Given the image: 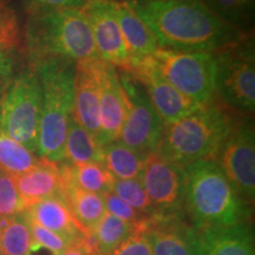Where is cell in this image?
Returning a JSON list of instances; mask_svg holds the SVG:
<instances>
[{"mask_svg": "<svg viewBox=\"0 0 255 255\" xmlns=\"http://www.w3.org/2000/svg\"><path fill=\"white\" fill-rule=\"evenodd\" d=\"M183 209L196 231L250 222L251 207L235 191L215 161L184 168Z\"/></svg>", "mask_w": 255, "mask_h": 255, "instance_id": "7a4b0ae2", "label": "cell"}, {"mask_svg": "<svg viewBox=\"0 0 255 255\" xmlns=\"http://www.w3.org/2000/svg\"><path fill=\"white\" fill-rule=\"evenodd\" d=\"M111 191H114L124 202H127L141 214L149 216V218L155 216V210L152 208L150 200L146 195L139 178H132V180L115 178Z\"/></svg>", "mask_w": 255, "mask_h": 255, "instance_id": "83f0119b", "label": "cell"}, {"mask_svg": "<svg viewBox=\"0 0 255 255\" xmlns=\"http://www.w3.org/2000/svg\"><path fill=\"white\" fill-rule=\"evenodd\" d=\"M137 227L138 225L123 221L110 213L105 212L92 233L98 255H110L136 231Z\"/></svg>", "mask_w": 255, "mask_h": 255, "instance_id": "d4e9b609", "label": "cell"}, {"mask_svg": "<svg viewBox=\"0 0 255 255\" xmlns=\"http://www.w3.org/2000/svg\"><path fill=\"white\" fill-rule=\"evenodd\" d=\"M51 255H60V254H51Z\"/></svg>", "mask_w": 255, "mask_h": 255, "instance_id": "74e56055", "label": "cell"}, {"mask_svg": "<svg viewBox=\"0 0 255 255\" xmlns=\"http://www.w3.org/2000/svg\"><path fill=\"white\" fill-rule=\"evenodd\" d=\"M75 65L62 60L36 65L43 94L37 156L55 163L65 161L66 130L75 108Z\"/></svg>", "mask_w": 255, "mask_h": 255, "instance_id": "5b68a950", "label": "cell"}, {"mask_svg": "<svg viewBox=\"0 0 255 255\" xmlns=\"http://www.w3.org/2000/svg\"><path fill=\"white\" fill-rule=\"evenodd\" d=\"M26 216V215H25ZM28 228H30L32 242L39 246L46 248L53 254H62L63 251L68 247L69 241L60 237V235L56 234L52 231L44 228L43 226H39L38 223L33 222L26 216Z\"/></svg>", "mask_w": 255, "mask_h": 255, "instance_id": "1f68e13d", "label": "cell"}, {"mask_svg": "<svg viewBox=\"0 0 255 255\" xmlns=\"http://www.w3.org/2000/svg\"><path fill=\"white\" fill-rule=\"evenodd\" d=\"M127 109V97L121 84L120 73L114 65L104 63L98 109L100 131L97 136V141L102 146L119 139Z\"/></svg>", "mask_w": 255, "mask_h": 255, "instance_id": "2e32d148", "label": "cell"}, {"mask_svg": "<svg viewBox=\"0 0 255 255\" xmlns=\"http://www.w3.org/2000/svg\"><path fill=\"white\" fill-rule=\"evenodd\" d=\"M145 155L133 150L122 142L114 141L103 146V164L115 178H139Z\"/></svg>", "mask_w": 255, "mask_h": 255, "instance_id": "603a6c76", "label": "cell"}, {"mask_svg": "<svg viewBox=\"0 0 255 255\" xmlns=\"http://www.w3.org/2000/svg\"><path fill=\"white\" fill-rule=\"evenodd\" d=\"M60 255H98L94 235L81 234L70 242Z\"/></svg>", "mask_w": 255, "mask_h": 255, "instance_id": "836d02e7", "label": "cell"}, {"mask_svg": "<svg viewBox=\"0 0 255 255\" xmlns=\"http://www.w3.org/2000/svg\"><path fill=\"white\" fill-rule=\"evenodd\" d=\"M123 71H128L136 81L141 83L164 126L183 119L200 107L159 75L152 63L151 56L131 60L129 66Z\"/></svg>", "mask_w": 255, "mask_h": 255, "instance_id": "7c38bea8", "label": "cell"}, {"mask_svg": "<svg viewBox=\"0 0 255 255\" xmlns=\"http://www.w3.org/2000/svg\"><path fill=\"white\" fill-rule=\"evenodd\" d=\"M233 126L229 115L212 100L164 126L156 152L183 168L199 161H215Z\"/></svg>", "mask_w": 255, "mask_h": 255, "instance_id": "277c9868", "label": "cell"}, {"mask_svg": "<svg viewBox=\"0 0 255 255\" xmlns=\"http://www.w3.org/2000/svg\"><path fill=\"white\" fill-rule=\"evenodd\" d=\"M0 255H2V253H1V246H0Z\"/></svg>", "mask_w": 255, "mask_h": 255, "instance_id": "8d00e7d4", "label": "cell"}, {"mask_svg": "<svg viewBox=\"0 0 255 255\" xmlns=\"http://www.w3.org/2000/svg\"><path fill=\"white\" fill-rule=\"evenodd\" d=\"M81 9L90 25L100 59L116 69H127L130 55L115 15L113 0H88Z\"/></svg>", "mask_w": 255, "mask_h": 255, "instance_id": "4fadbf2b", "label": "cell"}, {"mask_svg": "<svg viewBox=\"0 0 255 255\" xmlns=\"http://www.w3.org/2000/svg\"><path fill=\"white\" fill-rule=\"evenodd\" d=\"M139 181L150 200L155 216L180 214L183 209L186 182L183 167L158 152H150L144 158Z\"/></svg>", "mask_w": 255, "mask_h": 255, "instance_id": "8fae6325", "label": "cell"}, {"mask_svg": "<svg viewBox=\"0 0 255 255\" xmlns=\"http://www.w3.org/2000/svg\"><path fill=\"white\" fill-rule=\"evenodd\" d=\"M200 255H255L250 222L197 231Z\"/></svg>", "mask_w": 255, "mask_h": 255, "instance_id": "e0dca14e", "label": "cell"}, {"mask_svg": "<svg viewBox=\"0 0 255 255\" xmlns=\"http://www.w3.org/2000/svg\"><path fill=\"white\" fill-rule=\"evenodd\" d=\"M58 165L60 174L82 189L100 195L111 190L115 177L103 163L70 164L60 162Z\"/></svg>", "mask_w": 255, "mask_h": 255, "instance_id": "cb8c5ba5", "label": "cell"}, {"mask_svg": "<svg viewBox=\"0 0 255 255\" xmlns=\"http://www.w3.org/2000/svg\"><path fill=\"white\" fill-rule=\"evenodd\" d=\"M121 71L120 81L126 92L128 109L119 141L146 156L157 150L164 123L141 83L128 71Z\"/></svg>", "mask_w": 255, "mask_h": 255, "instance_id": "9c48e42d", "label": "cell"}, {"mask_svg": "<svg viewBox=\"0 0 255 255\" xmlns=\"http://www.w3.org/2000/svg\"><path fill=\"white\" fill-rule=\"evenodd\" d=\"M216 15L239 27L253 14L254 0H201Z\"/></svg>", "mask_w": 255, "mask_h": 255, "instance_id": "f1b7e54d", "label": "cell"}, {"mask_svg": "<svg viewBox=\"0 0 255 255\" xmlns=\"http://www.w3.org/2000/svg\"><path fill=\"white\" fill-rule=\"evenodd\" d=\"M25 212L14 178L0 170V219H9Z\"/></svg>", "mask_w": 255, "mask_h": 255, "instance_id": "f546056e", "label": "cell"}, {"mask_svg": "<svg viewBox=\"0 0 255 255\" xmlns=\"http://www.w3.org/2000/svg\"><path fill=\"white\" fill-rule=\"evenodd\" d=\"M38 9L82 8L88 0H27Z\"/></svg>", "mask_w": 255, "mask_h": 255, "instance_id": "e575fe53", "label": "cell"}, {"mask_svg": "<svg viewBox=\"0 0 255 255\" xmlns=\"http://www.w3.org/2000/svg\"><path fill=\"white\" fill-rule=\"evenodd\" d=\"M27 41L34 65L46 60L76 64L100 59L81 8L38 9L28 23Z\"/></svg>", "mask_w": 255, "mask_h": 255, "instance_id": "3957f363", "label": "cell"}, {"mask_svg": "<svg viewBox=\"0 0 255 255\" xmlns=\"http://www.w3.org/2000/svg\"><path fill=\"white\" fill-rule=\"evenodd\" d=\"M40 157L0 130V170L18 176L34 168Z\"/></svg>", "mask_w": 255, "mask_h": 255, "instance_id": "484cf974", "label": "cell"}, {"mask_svg": "<svg viewBox=\"0 0 255 255\" xmlns=\"http://www.w3.org/2000/svg\"><path fill=\"white\" fill-rule=\"evenodd\" d=\"M238 195L253 206L255 197V135L251 121L233 126L215 157Z\"/></svg>", "mask_w": 255, "mask_h": 255, "instance_id": "30bf717a", "label": "cell"}, {"mask_svg": "<svg viewBox=\"0 0 255 255\" xmlns=\"http://www.w3.org/2000/svg\"><path fill=\"white\" fill-rule=\"evenodd\" d=\"M150 28L161 49L218 52L240 40L239 27L223 20L201 0H128Z\"/></svg>", "mask_w": 255, "mask_h": 255, "instance_id": "6da1fadb", "label": "cell"}, {"mask_svg": "<svg viewBox=\"0 0 255 255\" xmlns=\"http://www.w3.org/2000/svg\"><path fill=\"white\" fill-rule=\"evenodd\" d=\"M43 94L36 71L17 76L0 96V130L37 154Z\"/></svg>", "mask_w": 255, "mask_h": 255, "instance_id": "8992f818", "label": "cell"}, {"mask_svg": "<svg viewBox=\"0 0 255 255\" xmlns=\"http://www.w3.org/2000/svg\"><path fill=\"white\" fill-rule=\"evenodd\" d=\"M114 11L130 55V62L154 55L158 49L155 36L128 2L114 1Z\"/></svg>", "mask_w": 255, "mask_h": 255, "instance_id": "ffe728a7", "label": "cell"}, {"mask_svg": "<svg viewBox=\"0 0 255 255\" xmlns=\"http://www.w3.org/2000/svg\"><path fill=\"white\" fill-rule=\"evenodd\" d=\"M13 178L25 210L46 197L60 195L63 191V177L58 163L44 158H40L31 170Z\"/></svg>", "mask_w": 255, "mask_h": 255, "instance_id": "ac0fdd59", "label": "cell"}, {"mask_svg": "<svg viewBox=\"0 0 255 255\" xmlns=\"http://www.w3.org/2000/svg\"><path fill=\"white\" fill-rule=\"evenodd\" d=\"M215 94L244 113L255 109V56L253 41L241 38L215 52Z\"/></svg>", "mask_w": 255, "mask_h": 255, "instance_id": "ba28073f", "label": "cell"}, {"mask_svg": "<svg viewBox=\"0 0 255 255\" xmlns=\"http://www.w3.org/2000/svg\"><path fill=\"white\" fill-rule=\"evenodd\" d=\"M63 177V197L68 203L72 216L84 235H92L105 213L103 196L90 193L76 186L69 178Z\"/></svg>", "mask_w": 255, "mask_h": 255, "instance_id": "44dd1931", "label": "cell"}, {"mask_svg": "<svg viewBox=\"0 0 255 255\" xmlns=\"http://www.w3.org/2000/svg\"><path fill=\"white\" fill-rule=\"evenodd\" d=\"M102 196H103L105 212L110 213V214L123 220V221L133 223V225H139V223L145 221L146 219H149V216L141 214L136 209H133L132 207L128 205L127 202H124L114 191H107V193L102 194Z\"/></svg>", "mask_w": 255, "mask_h": 255, "instance_id": "4dcf8cb0", "label": "cell"}, {"mask_svg": "<svg viewBox=\"0 0 255 255\" xmlns=\"http://www.w3.org/2000/svg\"><path fill=\"white\" fill-rule=\"evenodd\" d=\"M143 228L152 255H200L197 231L180 215L151 216Z\"/></svg>", "mask_w": 255, "mask_h": 255, "instance_id": "5bb4252c", "label": "cell"}, {"mask_svg": "<svg viewBox=\"0 0 255 255\" xmlns=\"http://www.w3.org/2000/svg\"><path fill=\"white\" fill-rule=\"evenodd\" d=\"M24 213L32 221L60 235L69 244L83 234L63 194L46 197L34 203Z\"/></svg>", "mask_w": 255, "mask_h": 255, "instance_id": "d6986e66", "label": "cell"}, {"mask_svg": "<svg viewBox=\"0 0 255 255\" xmlns=\"http://www.w3.org/2000/svg\"><path fill=\"white\" fill-rule=\"evenodd\" d=\"M159 75L199 105L215 97V52H181L158 47L151 55Z\"/></svg>", "mask_w": 255, "mask_h": 255, "instance_id": "52a82bcc", "label": "cell"}, {"mask_svg": "<svg viewBox=\"0 0 255 255\" xmlns=\"http://www.w3.org/2000/svg\"><path fill=\"white\" fill-rule=\"evenodd\" d=\"M32 237L25 213L0 219V246L2 255H27Z\"/></svg>", "mask_w": 255, "mask_h": 255, "instance_id": "4316f807", "label": "cell"}, {"mask_svg": "<svg viewBox=\"0 0 255 255\" xmlns=\"http://www.w3.org/2000/svg\"><path fill=\"white\" fill-rule=\"evenodd\" d=\"M70 164L103 163V146L77 121L69 120L65 141V161Z\"/></svg>", "mask_w": 255, "mask_h": 255, "instance_id": "7402d4cb", "label": "cell"}, {"mask_svg": "<svg viewBox=\"0 0 255 255\" xmlns=\"http://www.w3.org/2000/svg\"><path fill=\"white\" fill-rule=\"evenodd\" d=\"M103 60L90 59L75 65V108L73 119L97 139Z\"/></svg>", "mask_w": 255, "mask_h": 255, "instance_id": "9a60e30c", "label": "cell"}, {"mask_svg": "<svg viewBox=\"0 0 255 255\" xmlns=\"http://www.w3.org/2000/svg\"><path fill=\"white\" fill-rule=\"evenodd\" d=\"M145 221L139 223L136 231L126 241H123L110 255H152L150 244H149L144 228H143Z\"/></svg>", "mask_w": 255, "mask_h": 255, "instance_id": "d6a6232c", "label": "cell"}, {"mask_svg": "<svg viewBox=\"0 0 255 255\" xmlns=\"http://www.w3.org/2000/svg\"><path fill=\"white\" fill-rule=\"evenodd\" d=\"M2 44H4V40H2V36L0 33V73H4L8 66L7 57L5 55V49Z\"/></svg>", "mask_w": 255, "mask_h": 255, "instance_id": "d590c367", "label": "cell"}]
</instances>
